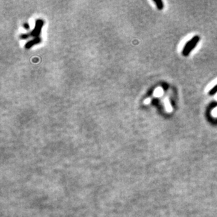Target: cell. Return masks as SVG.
I'll list each match as a JSON object with an SVG mask.
<instances>
[{"mask_svg": "<svg viewBox=\"0 0 217 217\" xmlns=\"http://www.w3.org/2000/svg\"><path fill=\"white\" fill-rule=\"evenodd\" d=\"M199 41V36L193 37L191 40H189L188 42L185 44L183 49L182 51L183 55L184 56H187L190 54V53L195 48L197 44H198Z\"/></svg>", "mask_w": 217, "mask_h": 217, "instance_id": "1", "label": "cell"}, {"mask_svg": "<svg viewBox=\"0 0 217 217\" xmlns=\"http://www.w3.org/2000/svg\"><path fill=\"white\" fill-rule=\"evenodd\" d=\"M217 93V85H216L213 88H212L211 90L209 91V94L210 96H214V94Z\"/></svg>", "mask_w": 217, "mask_h": 217, "instance_id": "3", "label": "cell"}, {"mask_svg": "<svg viewBox=\"0 0 217 217\" xmlns=\"http://www.w3.org/2000/svg\"><path fill=\"white\" fill-rule=\"evenodd\" d=\"M153 2L155 3L158 9L162 10V8H164V4H163V2L162 1H160V0H154Z\"/></svg>", "mask_w": 217, "mask_h": 217, "instance_id": "2", "label": "cell"}]
</instances>
